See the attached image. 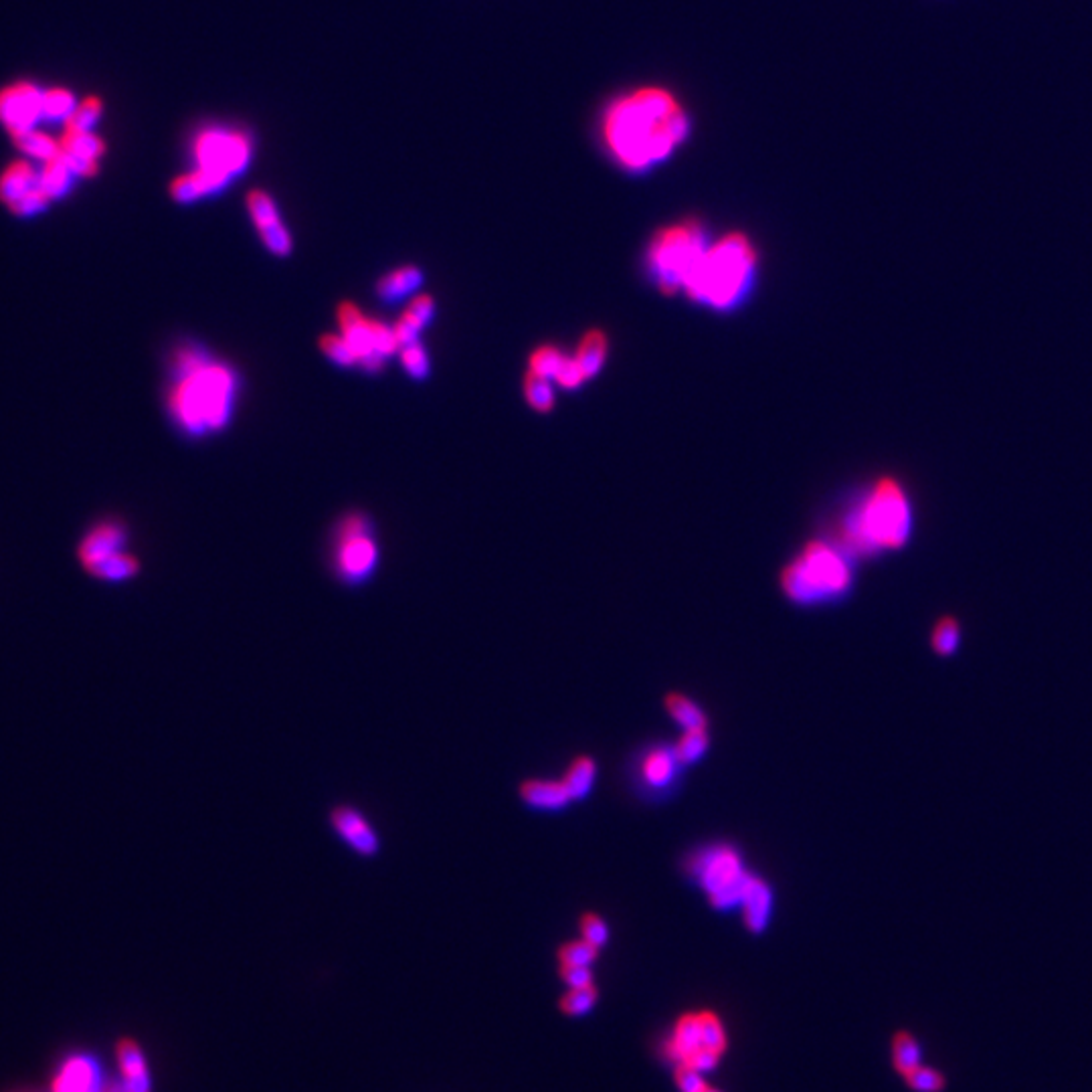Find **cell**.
<instances>
[{
	"label": "cell",
	"instance_id": "6da1fadb",
	"mask_svg": "<svg viewBox=\"0 0 1092 1092\" xmlns=\"http://www.w3.org/2000/svg\"><path fill=\"white\" fill-rule=\"evenodd\" d=\"M601 140L613 162L640 174L666 162L690 136V116L666 87L622 93L601 116Z\"/></svg>",
	"mask_w": 1092,
	"mask_h": 1092
},
{
	"label": "cell",
	"instance_id": "7a4b0ae2",
	"mask_svg": "<svg viewBox=\"0 0 1092 1092\" xmlns=\"http://www.w3.org/2000/svg\"><path fill=\"white\" fill-rule=\"evenodd\" d=\"M915 529V508L896 478H878L840 527L838 543L851 554H874L905 546Z\"/></svg>",
	"mask_w": 1092,
	"mask_h": 1092
},
{
	"label": "cell",
	"instance_id": "3957f363",
	"mask_svg": "<svg viewBox=\"0 0 1092 1092\" xmlns=\"http://www.w3.org/2000/svg\"><path fill=\"white\" fill-rule=\"evenodd\" d=\"M756 265L758 253L748 235L731 231L719 242H710L686 283L684 294L706 308H737L752 290Z\"/></svg>",
	"mask_w": 1092,
	"mask_h": 1092
},
{
	"label": "cell",
	"instance_id": "277c9868",
	"mask_svg": "<svg viewBox=\"0 0 1092 1092\" xmlns=\"http://www.w3.org/2000/svg\"><path fill=\"white\" fill-rule=\"evenodd\" d=\"M180 383L172 391V409L193 432L219 427L229 415L233 397V374L219 364H207L199 354L178 356Z\"/></svg>",
	"mask_w": 1092,
	"mask_h": 1092
},
{
	"label": "cell",
	"instance_id": "5b68a950",
	"mask_svg": "<svg viewBox=\"0 0 1092 1092\" xmlns=\"http://www.w3.org/2000/svg\"><path fill=\"white\" fill-rule=\"evenodd\" d=\"M851 552L840 543L812 541L783 568V593L797 603H818L847 593Z\"/></svg>",
	"mask_w": 1092,
	"mask_h": 1092
},
{
	"label": "cell",
	"instance_id": "8992f818",
	"mask_svg": "<svg viewBox=\"0 0 1092 1092\" xmlns=\"http://www.w3.org/2000/svg\"><path fill=\"white\" fill-rule=\"evenodd\" d=\"M710 246L702 221L686 217L653 233L645 251L647 273L655 288L674 296L684 292L686 283Z\"/></svg>",
	"mask_w": 1092,
	"mask_h": 1092
},
{
	"label": "cell",
	"instance_id": "52a82bcc",
	"mask_svg": "<svg viewBox=\"0 0 1092 1092\" xmlns=\"http://www.w3.org/2000/svg\"><path fill=\"white\" fill-rule=\"evenodd\" d=\"M692 874L706 890L712 907L729 911L741 907L752 874L745 868L739 851L731 845H712L702 849L690 864Z\"/></svg>",
	"mask_w": 1092,
	"mask_h": 1092
},
{
	"label": "cell",
	"instance_id": "ba28073f",
	"mask_svg": "<svg viewBox=\"0 0 1092 1092\" xmlns=\"http://www.w3.org/2000/svg\"><path fill=\"white\" fill-rule=\"evenodd\" d=\"M199 168L223 172L227 176L240 172L249 160V140L240 132L207 130L195 142Z\"/></svg>",
	"mask_w": 1092,
	"mask_h": 1092
},
{
	"label": "cell",
	"instance_id": "9c48e42d",
	"mask_svg": "<svg viewBox=\"0 0 1092 1092\" xmlns=\"http://www.w3.org/2000/svg\"><path fill=\"white\" fill-rule=\"evenodd\" d=\"M339 573L345 581L356 583L370 575L376 564V546L368 539L364 520L350 516L343 522L339 533Z\"/></svg>",
	"mask_w": 1092,
	"mask_h": 1092
},
{
	"label": "cell",
	"instance_id": "30bf717a",
	"mask_svg": "<svg viewBox=\"0 0 1092 1092\" xmlns=\"http://www.w3.org/2000/svg\"><path fill=\"white\" fill-rule=\"evenodd\" d=\"M43 116V93L31 83H17L0 91V122L11 136L33 130Z\"/></svg>",
	"mask_w": 1092,
	"mask_h": 1092
},
{
	"label": "cell",
	"instance_id": "8fae6325",
	"mask_svg": "<svg viewBox=\"0 0 1092 1092\" xmlns=\"http://www.w3.org/2000/svg\"><path fill=\"white\" fill-rule=\"evenodd\" d=\"M330 824L337 836L362 858H372L381 849V838H378L372 824L362 812L352 805H339L330 814Z\"/></svg>",
	"mask_w": 1092,
	"mask_h": 1092
},
{
	"label": "cell",
	"instance_id": "7c38bea8",
	"mask_svg": "<svg viewBox=\"0 0 1092 1092\" xmlns=\"http://www.w3.org/2000/svg\"><path fill=\"white\" fill-rule=\"evenodd\" d=\"M104 1086L100 1064L87 1054L69 1056L53 1080V1092H102Z\"/></svg>",
	"mask_w": 1092,
	"mask_h": 1092
},
{
	"label": "cell",
	"instance_id": "4fadbf2b",
	"mask_svg": "<svg viewBox=\"0 0 1092 1092\" xmlns=\"http://www.w3.org/2000/svg\"><path fill=\"white\" fill-rule=\"evenodd\" d=\"M116 1058L126 1092H152L149 1062L136 1040L120 1038L116 1043Z\"/></svg>",
	"mask_w": 1092,
	"mask_h": 1092
},
{
	"label": "cell",
	"instance_id": "5bb4252c",
	"mask_svg": "<svg viewBox=\"0 0 1092 1092\" xmlns=\"http://www.w3.org/2000/svg\"><path fill=\"white\" fill-rule=\"evenodd\" d=\"M741 909H743V919L746 929L750 933H763L767 929V923L771 919V909H773L771 886L763 878L752 874L746 886V892L743 896Z\"/></svg>",
	"mask_w": 1092,
	"mask_h": 1092
},
{
	"label": "cell",
	"instance_id": "9a60e30c",
	"mask_svg": "<svg viewBox=\"0 0 1092 1092\" xmlns=\"http://www.w3.org/2000/svg\"><path fill=\"white\" fill-rule=\"evenodd\" d=\"M124 541H126V535L122 531V527L118 525H100L93 529L85 539L83 543L79 545V558L83 562V566H91L93 562H98L114 552H120L122 546H124Z\"/></svg>",
	"mask_w": 1092,
	"mask_h": 1092
},
{
	"label": "cell",
	"instance_id": "2e32d148",
	"mask_svg": "<svg viewBox=\"0 0 1092 1092\" xmlns=\"http://www.w3.org/2000/svg\"><path fill=\"white\" fill-rule=\"evenodd\" d=\"M339 324H341V330H343V337L347 339V343L356 352L358 362L362 358L370 356V354H376L374 347H372V337H370V320L364 318L354 304H350V302L341 304Z\"/></svg>",
	"mask_w": 1092,
	"mask_h": 1092
},
{
	"label": "cell",
	"instance_id": "e0dca14e",
	"mask_svg": "<svg viewBox=\"0 0 1092 1092\" xmlns=\"http://www.w3.org/2000/svg\"><path fill=\"white\" fill-rule=\"evenodd\" d=\"M227 180H229V176L223 174V172L209 170V168H199L191 174L178 176L170 184V195L178 203H191V201H195V199H199L207 193L217 191V188H221Z\"/></svg>",
	"mask_w": 1092,
	"mask_h": 1092
},
{
	"label": "cell",
	"instance_id": "ac0fdd59",
	"mask_svg": "<svg viewBox=\"0 0 1092 1092\" xmlns=\"http://www.w3.org/2000/svg\"><path fill=\"white\" fill-rule=\"evenodd\" d=\"M520 797L527 805L537 807V810H562V807L571 801L562 779L560 781H548V779H529L520 785Z\"/></svg>",
	"mask_w": 1092,
	"mask_h": 1092
},
{
	"label": "cell",
	"instance_id": "d6986e66",
	"mask_svg": "<svg viewBox=\"0 0 1092 1092\" xmlns=\"http://www.w3.org/2000/svg\"><path fill=\"white\" fill-rule=\"evenodd\" d=\"M607 352H609V339H607L605 332L601 328L587 330L583 335V339H581V343H579V347H577V350H575V354H573L575 360L579 362L581 370L585 372L587 381L603 368V364L607 360Z\"/></svg>",
	"mask_w": 1092,
	"mask_h": 1092
},
{
	"label": "cell",
	"instance_id": "ffe728a7",
	"mask_svg": "<svg viewBox=\"0 0 1092 1092\" xmlns=\"http://www.w3.org/2000/svg\"><path fill=\"white\" fill-rule=\"evenodd\" d=\"M704 1048L702 1036H700V1018L698 1012L684 1014L674 1028V1038L668 1043V1052L672 1058H676L680 1064L692 1056L696 1050Z\"/></svg>",
	"mask_w": 1092,
	"mask_h": 1092
},
{
	"label": "cell",
	"instance_id": "44dd1931",
	"mask_svg": "<svg viewBox=\"0 0 1092 1092\" xmlns=\"http://www.w3.org/2000/svg\"><path fill=\"white\" fill-rule=\"evenodd\" d=\"M678 763L680 761L674 748L657 746L644 756L642 775L651 787H666L674 779Z\"/></svg>",
	"mask_w": 1092,
	"mask_h": 1092
},
{
	"label": "cell",
	"instance_id": "7402d4cb",
	"mask_svg": "<svg viewBox=\"0 0 1092 1092\" xmlns=\"http://www.w3.org/2000/svg\"><path fill=\"white\" fill-rule=\"evenodd\" d=\"M37 182H39V176L35 174V170L29 162L11 164L3 172V176H0V201L11 207L25 193H29L31 188L39 186Z\"/></svg>",
	"mask_w": 1092,
	"mask_h": 1092
},
{
	"label": "cell",
	"instance_id": "603a6c76",
	"mask_svg": "<svg viewBox=\"0 0 1092 1092\" xmlns=\"http://www.w3.org/2000/svg\"><path fill=\"white\" fill-rule=\"evenodd\" d=\"M87 571L102 581H126L140 571V562L134 556L120 550L98 562H93L91 566H87Z\"/></svg>",
	"mask_w": 1092,
	"mask_h": 1092
},
{
	"label": "cell",
	"instance_id": "cb8c5ba5",
	"mask_svg": "<svg viewBox=\"0 0 1092 1092\" xmlns=\"http://www.w3.org/2000/svg\"><path fill=\"white\" fill-rule=\"evenodd\" d=\"M666 710L684 731L708 729V719L704 715V710L694 700H690L680 692H670L666 696Z\"/></svg>",
	"mask_w": 1092,
	"mask_h": 1092
},
{
	"label": "cell",
	"instance_id": "d4e9b609",
	"mask_svg": "<svg viewBox=\"0 0 1092 1092\" xmlns=\"http://www.w3.org/2000/svg\"><path fill=\"white\" fill-rule=\"evenodd\" d=\"M13 140L25 154L41 162L55 160L61 152V145L57 140H53L50 134H43L37 130H27L23 134H17L13 136Z\"/></svg>",
	"mask_w": 1092,
	"mask_h": 1092
},
{
	"label": "cell",
	"instance_id": "484cf974",
	"mask_svg": "<svg viewBox=\"0 0 1092 1092\" xmlns=\"http://www.w3.org/2000/svg\"><path fill=\"white\" fill-rule=\"evenodd\" d=\"M595 777H597V765L591 756H577L573 758L571 767L566 769L564 777H562V783L568 791V795H571V799H581L585 797L593 783H595Z\"/></svg>",
	"mask_w": 1092,
	"mask_h": 1092
},
{
	"label": "cell",
	"instance_id": "4316f807",
	"mask_svg": "<svg viewBox=\"0 0 1092 1092\" xmlns=\"http://www.w3.org/2000/svg\"><path fill=\"white\" fill-rule=\"evenodd\" d=\"M421 286V271L413 265H405L401 269L391 271L378 281V296L385 300H399L405 294L417 290Z\"/></svg>",
	"mask_w": 1092,
	"mask_h": 1092
},
{
	"label": "cell",
	"instance_id": "83f0119b",
	"mask_svg": "<svg viewBox=\"0 0 1092 1092\" xmlns=\"http://www.w3.org/2000/svg\"><path fill=\"white\" fill-rule=\"evenodd\" d=\"M921 1064V1048L915 1036L907 1030H900L892 1036V1066L894 1070L905 1076L913 1068Z\"/></svg>",
	"mask_w": 1092,
	"mask_h": 1092
},
{
	"label": "cell",
	"instance_id": "f1b7e54d",
	"mask_svg": "<svg viewBox=\"0 0 1092 1092\" xmlns=\"http://www.w3.org/2000/svg\"><path fill=\"white\" fill-rule=\"evenodd\" d=\"M71 178L73 174L67 170V166L61 162V158L57 156L55 160H50L45 162L41 174H39V188L41 191L50 197V199H59L63 197L69 186H71Z\"/></svg>",
	"mask_w": 1092,
	"mask_h": 1092
},
{
	"label": "cell",
	"instance_id": "f546056e",
	"mask_svg": "<svg viewBox=\"0 0 1092 1092\" xmlns=\"http://www.w3.org/2000/svg\"><path fill=\"white\" fill-rule=\"evenodd\" d=\"M59 145H61V150L89 160H98L106 152L104 140L91 132H65L63 138L59 140Z\"/></svg>",
	"mask_w": 1092,
	"mask_h": 1092
},
{
	"label": "cell",
	"instance_id": "4dcf8cb0",
	"mask_svg": "<svg viewBox=\"0 0 1092 1092\" xmlns=\"http://www.w3.org/2000/svg\"><path fill=\"white\" fill-rule=\"evenodd\" d=\"M525 399H527L529 405H531L535 411H539V413H548V411H552V407H554V391H552L550 378L541 376V374L529 370L527 376H525Z\"/></svg>",
	"mask_w": 1092,
	"mask_h": 1092
},
{
	"label": "cell",
	"instance_id": "1f68e13d",
	"mask_svg": "<svg viewBox=\"0 0 1092 1092\" xmlns=\"http://www.w3.org/2000/svg\"><path fill=\"white\" fill-rule=\"evenodd\" d=\"M698 1018H700V1036H702L704 1048L715 1050V1052H719V1054L723 1056V1054L727 1052V1048H729L727 1030H725L723 1020H721L715 1012H710V1010L698 1012Z\"/></svg>",
	"mask_w": 1092,
	"mask_h": 1092
},
{
	"label": "cell",
	"instance_id": "d6a6232c",
	"mask_svg": "<svg viewBox=\"0 0 1092 1092\" xmlns=\"http://www.w3.org/2000/svg\"><path fill=\"white\" fill-rule=\"evenodd\" d=\"M597 1000H599L597 987L589 985V987H571L560 997L558 1004L562 1014L571 1018H581L595 1008Z\"/></svg>",
	"mask_w": 1092,
	"mask_h": 1092
},
{
	"label": "cell",
	"instance_id": "836d02e7",
	"mask_svg": "<svg viewBox=\"0 0 1092 1092\" xmlns=\"http://www.w3.org/2000/svg\"><path fill=\"white\" fill-rule=\"evenodd\" d=\"M566 356L568 354H564L562 348H558L554 345H541L539 348L533 350V354L529 358V370L554 381V376L560 370Z\"/></svg>",
	"mask_w": 1092,
	"mask_h": 1092
},
{
	"label": "cell",
	"instance_id": "e575fe53",
	"mask_svg": "<svg viewBox=\"0 0 1092 1092\" xmlns=\"http://www.w3.org/2000/svg\"><path fill=\"white\" fill-rule=\"evenodd\" d=\"M599 957V946L591 944L585 939L568 941L558 948V963L560 965H581L591 967Z\"/></svg>",
	"mask_w": 1092,
	"mask_h": 1092
},
{
	"label": "cell",
	"instance_id": "d590c367",
	"mask_svg": "<svg viewBox=\"0 0 1092 1092\" xmlns=\"http://www.w3.org/2000/svg\"><path fill=\"white\" fill-rule=\"evenodd\" d=\"M102 100L96 96L85 98L65 120V132H89V128L98 122L102 114Z\"/></svg>",
	"mask_w": 1092,
	"mask_h": 1092
},
{
	"label": "cell",
	"instance_id": "8d00e7d4",
	"mask_svg": "<svg viewBox=\"0 0 1092 1092\" xmlns=\"http://www.w3.org/2000/svg\"><path fill=\"white\" fill-rule=\"evenodd\" d=\"M708 748V733L706 729H692L684 731L678 745L674 746L676 756L680 763H694L706 752Z\"/></svg>",
	"mask_w": 1092,
	"mask_h": 1092
},
{
	"label": "cell",
	"instance_id": "74e56055",
	"mask_svg": "<svg viewBox=\"0 0 1092 1092\" xmlns=\"http://www.w3.org/2000/svg\"><path fill=\"white\" fill-rule=\"evenodd\" d=\"M961 642V628L953 617H943L933 630V649L941 655H948L957 649Z\"/></svg>",
	"mask_w": 1092,
	"mask_h": 1092
},
{
	"label": "cell",
	"instance_id": "f35d334b",
	"mask_svg": "<svg viewBox=\"0 0 1092 1092\" xmlns=\"http://www.w3.org/2000/svg\"><path fill=\"white\" fill-rule=\"evenodd\" d=\"M75 110V98L73 93L63 87H53L43 93V116H50L53 120L57 118H69V114Z\"/></svg>",
	"mask_w": 1092,
	"mask_h": 1092
},
{
	"label": "cell",
	"instance_id": "ab89813d",
	"mask_svg": "<svg viewBox=\"0 0 1092 1092\" xmlns=\"http://www.w3.org/2000/svg\"><path fill=\"white\" fill-rule=\"evenodd\" d=\"M902 1078H905L907 1086L915 1092H943L946 1088V1078L939 1070L921 1064Z\"/></svg>",
	"mask_w": 1092,
	"mask_h": 1092
},
{
	"label": "cell",
	"instance_id": "60d3db41",
	"mask_svg": "<svg viewBox=\"0 0 1092 1092\" xmlns=\"http://www.w3.org/2000/svg\"><path fill=\"white\" fill-rule=\"evenodd\" d=\"M320 350L332 360L337 362L341 366H352L358 362V356L356 352L352 350V347L347 343V339L341 335H324L320 339Z\"/></svg>",
	"mask_w": 1092,
	"mask_h": 1092
},
{
	"label": "cell",
	"instance_id": "b9f144b4",
	"mask_svg": "<svg viewBox=\"0 0 1092 1092\" xmlns=\"http://www.w3.org/2000/svg\"><path fill=\"white\" fill-rule=\"evenodd\" d=\"M248 207H249V213H251V219L255 223L257 229H265L273 223L279 221L277 217V209L271 201V197L263 191H251L248 195Z\"/></svg>",
	"mask_w": 1092,
	"mask_h": 1092
},
{
	"label": "cell",
	"instance_id": "7bdbcfd3",
	"mask_svg": "<svg viewBox=\"0 0 1092 1092\" xmlns=\"http://www.w3.org/2000/svg\"><path fill=\"white\" fill-rule=\"evenodd\" d=\"M259 235H261V242L265 244V248L273 253V255H279V257H286L292 253V237L288 233V229L281 225V221L265 227V229H259Z\"/></svg>",
	"mask_w": 1092,
	"mask_h": 1092
},
{
	"label": "cell",
	"instance_id": "ee69618b",
	"mask_svg": "<svg viewBox=\"0 0 1092 1092\" xmlns=\"http://www.w3.org/2000/svg\"><path fill=\"white\" fill-rule=\"evenodd\" d=\"M370 337H372L374 352L381 354V356H391L393 352H397L401 348L399 343H397V337H395V330L387 328L385 324L376 322V320H370Z\"/></svg>",
	"mask_w": 1092,
	"mask_h": 1092
},
{
	"label": "cell",
	"instance_id": "f6af8a7d",
	"mask_svg": "<svg viewBox=\"0 0 1092 1092\" xmlns=\"http://www.w3.org/2000/svg\"><path fill=\"white\" fill-rule=\"evenodd\" d=\"M585 381H587V376H585V372L581 370L579 362L575 360L573 354H568V356L564 358L560 370H558L556 376H554V383L560 385V387L566 389V391H573V389H579Z\"/></svg>",
	"mask_w": 1092,
	"mask_h": 1092
},
{
	"label": "cell",
	"instance_id": "bcb514c9",
	"mask_svg": "<svg viewBox=\"0 0 1092 1092\" xmlns=\"http://www.w3.org/2000/svg\"><path fill=\"white\" fill-rule=\"evenodd\" d=\"M581 939H585L591 944L601 948L609 939V927H607L605 919L595 915V913H585L581 917Z\"/></svg>",
	"mask_w": 1092,
	"mask_h": 1092
},
{
	"label": "cell",
	"instance_id": "7dc6e473",
	"mask_svg": "<svg viewBox=\"0 0 1092 1092\" xmlns=\"http://www.w3.org/2000/svg\"><path fill=\"white\" fill-rule=\"evenodd\" d=\"M50 201H51V199L47 197L39 186H35V188H31L29 193H25L19 201H15V203L11 205V211H13L15 215L29 217V215H35V213L43 211Z\"/></svg>",
	"mask_w": 1092,
	"mask_h": 1092
},
{
	"label": "cell",
	"instance_id": "c3c4849f",
	"mask_svg": "<svg viewBox=\"0 0 1092 1092\" xmlns=\"http://www.w3.org/2000/svg\"><path fill=\"white\" fill-rule=\"evenodd\" d=\"M434 316V298L432 296H419L413 300V304L409 306V310L401 316L405 322H409L411 326H415L417 330H421L427 322L432 320Z\"/></svg>",
	"mask_w": 1092,
	"mask_h": 1092
},
{
	"label": "cell",
	"instance_id": "681fc988",
	"mask_svg": "<svg viewBox=\"0 0 1092 1092\" xmlns=\"http://www.w3.org/2000/svg\"><path fill=\"white\" fill-rule=\"evenodd\" d=\"M401 358H403V364L407 368V372L415 378H423L427 374V370H430V362H427V354L425 350L415 343V345H409L401 350Z\"/></svg>",
	"mask_w": 1092,
	"mask_h": 1092
},
{
	"label": "cell",
	"instance_id": "f907efd6",
	"mask_svg": "<svg viewBox=\"0 0 1092 1092\" xmlns=\"http://www.w3.org/2000/svg\"><path fill=\"white\" fill-rule=\"evenodd\" d=\"M59 158L73 176H96L98 174V160H89V158H83V156H77V154H71V152H65V150L59 152Z\"/></svg>",
	"mask_w": 1092,
	"mask_h": 1092
},
{
	"label": "cell",
	"instance_id": "816d5d0a",
	"mask_svg": "<svg viewBox=\"0 0 1092 1092\" xmlns=\"http://www.w3.org/2000/svg\"><path fill=\"white\" fill-rule=\"evenodd\" d=\"M560 979L568 987H589L593 985V971L581 965H560Z\"/></svg>",
	"mask_w": 1092,
	"mask_h": 1092
},
{
	"label": "cell",
	"instance_id": "f5cc1de1",
	"mask_svg": "<svg viewBox=\"0 0 1092 1092\" xmlns=\"http://www.w3.org/2000/svg\"><path fill=\"white\" fill-rule=\"evenodd\" d=\"M676 1084L680 1088V1092H702L708 1084L702 1080L700 1072L686 1066V1064H678L676 1068Z\"/></svg>",
	"mask_w": 1092,
	"mask_h": 1092
},
{
	"label": "cell",
	"instance_id": "db71d44e",
	"mask_svg": "<svg viewBox=\"0 0 1092 1092\" xmlns=\"http://www.w3.org/2000/svg\"><path fill=\"white\" fill-rule=\"evenodd\" d=\"M702 1092H721V1090H717V1088H712V1086H706V1088H704Z\"/></svg>",
	"mask_w": 1092,
	"mask_h": 1092
}]
</instances>
